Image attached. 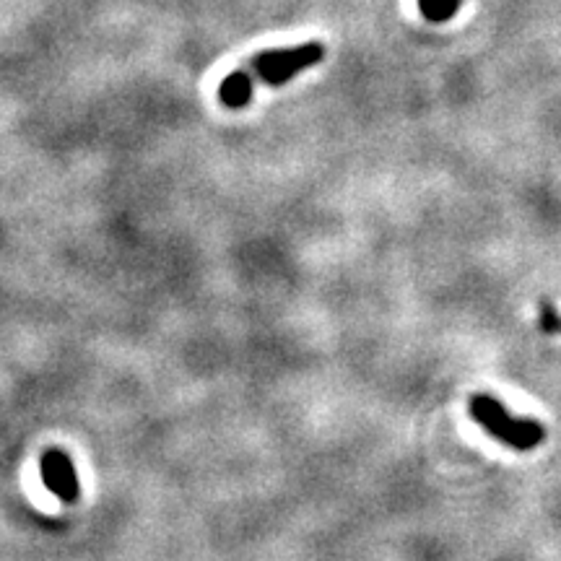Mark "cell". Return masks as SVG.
<instances>
[{"label": "cell", "mask_w": 561, "mask_h": 561, "mask_svg": "<svg viewBox=\"0 0 561 561\" xmlns=\"http://www.w3.org/2000/svg\"><path fill=\"white\" fill-rule=\"evenodd\" d=\"M538 325L543 333H561V312H556L554 304L543 302L538 307Z\"/></svg>", "instance_id": "5"}, {"label": "cell", "mask_w": 561, "mask_h": 561, "mask_svg": "<svg viewBox=\"0 0 561 561\" xmlns=\"http://www.w3.org/2000/svg\"><path fill=\"white\" fill-rule=\"evenodd\" d=\"M460 0H421V11L432 21L450 19L452 13L458 11Z\"/></svg>", "instance_id": "4"}, {"label": "cell", "mask_w": 561, "mask_h": 561, "mask_svg": "<svg viewBox=\"0 0 561 561\" xmlns=\"http://www.w3.org/2000/svg\"><path fill=\"white\" fill-rule=\"evenodd\" d=\"M39 471H42V481L47 489L65 504H73L81 494L78 486L76 468H73L71 458L63 450H47L39 460Z\"/></svg>", "instance_id": "3"}, {"label": "cell", "mask_w": 561, "mask_h": 561, "mask_svg": "<svg viewBox=\"0 0 561 561\" xmlns=\"http://www.w3.org/2000/svg\"><path fill=\"white\" fill-rule=\"evenodd\" d=\"M325 47L320 42H304L299 47H284V50H265L255 58L247 60L242 68L221 81L219 97L226 107L239 110L252 99L255 84L263 81L265 86H281L289 78L299 76L302 71L323 60Z\"/></svg>", "instance_id": "1"}, {"label": "cell", "mask_w": 561, "mask_h": 561, "mask_svg": "<svg viewBox=\"0 0 561 561\" xmlns=\"http://www.w3.org/2000/svg\"><path fill=\"white\" fill-rule=\"evenodd\" d=\"M468 408H471V416L478 426H484L486 432L497 439V442H502V445L512 447L517 452L536 450V447L543 445V439H546L543 424H538L533 419H515L497 398H491L486 393L473 395Z\"/></svg>", "instance_id": "2"}]
</instances>
